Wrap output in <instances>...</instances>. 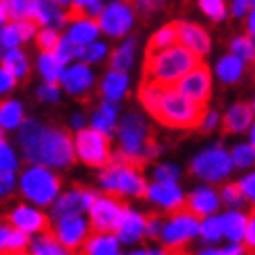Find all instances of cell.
I'll return each instance as SVG.
<instances>
[{
  "mask_svg": "<svg viewBox=\"0 0 255 255\" xmlns=\"http://www.w3.org/2000/svg\"><path fill=\"white\" fill-rule=\"evenodd\" d=\"M137 100L156 123L174 131L199 129L206 114L210 112V104H197L172 87H151L139 83Z\"/></svg>",
  "mask_w": 255,
  "mask_h": 255,
  "instance_id": "1",
  "label": "cell"
},
{
  "mask_svg": "<svg viewBox=\"0 0 255 255\" xmlns=\"http://www.w3.org/2000/svg\"><path fill=\"white\" fill-rule=\"evenodd\" d=\"M201 62V56L191 52L189 48L176 44L160 52L143 56V67H141V85L151 87H168L174 81H178L185 73H189L193 67Z\"/></svg>",
  "mask_w": 255,
  "mask_h": 255,
  "instance_id": "2",
  "label": "cell"
},
{
  "mask_svg": "<svg viewBox=\"0 0 255 255\" xmlns=\"http://www.w3.org/2000/svg\"><path fill=\"white\" fill-rule=\"evenodd\" d=\"M75 164H77V154H75L73 131L65 125L44 127L40 143H37L35 166L67 168Z\"/></svg>",
  "mask_w": 255,
  "mask_h": 255,
  "instance_id": "3",
  "label": "cell"
},
{
  "mask_svg": "<svg viewBox=\"0 0 255 255\" xmlns=\"http://www.w3.org/2000/svg\"><path fill=\"white\" fill-rule=\"evenodd\" d=\"M62 176L50 172L44 166H31L21 176V193L35 206H50L62 189Z\"/></svg>",
  "mask_w": 255,
  "mask_h": 255,
  "instance_id": "4",
  "label": "cell"
},
{
  "mask_svg": "<svg viewBox=\"0 0 255 255\" xmlns=\"http://www.w3.org/2000/svg\"><path fill=\"white\" fill-rule=\"evenodd\" d=\"M77 158L92 168H106L112 164V137L96 129H79L73 139Z\"/></svg>",
  "mask_w": 255,
  "mask_h": 255,
  "instance_id": "5",
  "label": "cell"
},
{
  "mask_svg": "<svg viewBox=\"0 0 255 255\" xmlns=\"http://www.w3.org/2000/svg\"><path fill=\"white\" fill-rule=\"evenodd\" d=\"M125 210H129V201H119L100 195L89 206V235H112L119 228Z\"/></svg>",
  "mask_w": 255,
  "mask_h": 255,
  "instance_id": "6",
  "label": "cell"
},
{
  "mask_svg": "<svg viewBox=\"0 0 255 255\" xmlns=\"http://www.w3.org/2000/svg\"><path fill=\"white\" fill-rule=\"evenodd\" d=\"M233 170V162L228 151L222 145H216L212 149H206L189 164V174L203 178L210 183H218L222 178H226Z\"/></svg>",
  "mask_w": 255,
  "mask_h": 255,
  "instance_id": "7",
  "label": "cell"
},
{
  "mask_svg": "<svg viewBox=\"0 0 255 255\" xmlns=\"http://www.w3.org/2000/svg\"><path fill=\"white\" fill-rule=\"evenodd\" d=\"M0 224H4L8 228H15L25 235H33V233H50L52 231V220L46 214L37 212L33 208H27L25 203H15L10 210L0 212Z\"/></svg>",
  "mask_w": 255,
  "mask_h": 255,
  "instance_id": "8",
  "label": "cell"
},
{
  "mask_svg": "<svg viewBox=\"0 0 255 255\" xmlns=\"http://www.w3.org/2000/svg\"><path fill=\"white\" fill-rule=\"evenodd\" d=\"M168 222L162 224L158 239L164 243V247H185V243L199 235V220L195 216L187 214L183 208L168 212Z\"/></svg>",
  "mask_w": 255,
  "mask_h": 255,
  "instance_id": "9",
  "label": "cell"
},
{
  "mask_svg": "<svg viewBox=\"0 0 255 255\" xmlns=\"http://www.w3.org/2000/svg\"><path fill=\"white\" fill-rule=\"evenodd\" d=\"M102 193L98 189L89 187L85 183H73V189L62 193L60 197H56L52 201V222L60 220V218H67V216H77L81 214L85 208L89 210V206L100 197Z\"/></svg>",
  "mask_w": 255,
  "mask_h": 255,
  "instance_id": "10",
  "label": "cell"
},
{
  "mask_svg": "<svg viewBox=\"0 0 255 255\" xmlns=\"http://www.w3.org/2000/svg\"><path fill=\"white\" fill-rule=\"evenodd\" d=\"M176 89L181 96L197 102V104H210L212 100V71L208 67V62H199L197 67H193L189 73H185L181 79L168 85Z\"/></svg>",
  "mask_w": 255,
  "mask_h": 255,
  "instance_id": "11",
  "label": "cell"
},
{
  "mask_svg": "<svg viewBox=\"0 0 255 255\" xmlns=\"http://www.w3.org/2000/svg\"><path fill=\"white\" fill-rule=\"evenodd\" d=\"M60 81L62 87L67 92L83 104L85 110H92L94 108V94H92V87H94V73L89 71V67L85 62H79V65H73L69 71H62L60 75Z\"/></svg>",
  "mask_w": 255,
  "mask_h": 255,
  "instance_id": "12",
  "label": "cell"
},
{
  "mask_svg": "<svg viewBox=\"0 0 255 255\" xmlns=\"http://www.w3.org/2000/svg\"><path fill=\"white\" fill-rule=\"evenodd\" d=\"M96 21H98V27L106 35L123 37L133 27V12L127 4H123L121 0H112L110 4L104 6V10L100 12V17Z\"/></svg>",
  "mask_w": 255,
  "mask_h": 255,
  "instance_id": "13",
  "label": "cell"
},
{
  "mask_svg": "<svg viewBox=\"0 0 255 255\" xmlns=\"http://www.w3.org/2000/svg\"><path fill=\"white\" fill-rule=\"evenodd\" d=\"M54 235L56 241L65 247L69 253L77 251L89 237V228L85 224V220L81 216H67V218H60L54 222Z\"/></svg>",
  "mask_w": 255,
  "mask_h": 255,
  "instance_id": "14",
  "label": "cell"
},
{
  "mask_svg": "<svg viewBox=\"0 0 255 255\" xmlns=\"http://www.w3.org/2000/svg\"><path fill=\"white\" fill-rule=\"evenodd\" d=\"M178 44L189 48L191 52L197 56H206L212 50V37L206 27H201L199 23L193 21H181L178 19Z\"/></svg>",
  "mask_w": 255,
  "mask_h": 255,
  "instance_id": "15",
  "label": "cell"
},
{
  "mask_svg": "<svg viewBox=\"0 0 255 255\" xmlns=\"http://www.w3.org/2000/svg\"><path fill=\"white\" fill-rule=\"evenodd\" d=\"M187 214L195 216L197 220L206 218V216L214 214L220 208V197L216 193V189L212 187H199L193 193H189L183 197V206H181Z\"/></svg>",
  "mask_w": 255,
  "mask_h": 255,
  "instance_id": "16",
  "label": "cell"
},
{
  "mask_svg": "<svg viewBox=\"0 0 255 255\" xmlns=\"http://www.w3.org/2000/svg\"><path fill=\"white\" fill-rule=\"evenodd\" d=\"M253 123V102L251 100H239L237 104L231 106L222 119V137L235 135V133H243L247 131Z\"/></svg>",
  "mask_w": 255,
  "mask_h": 255,
  "instance_id": "17",
  "label": "cell"
},
{
  "mask_svg": "<svg viewBox=\"0 0 255 255\" xmlns=\"http://www.w3.org/2000/svg\"><path fill=\"white\" fill-rule=\"evenodd\" d=\"M44 131V125L35 119H23L19 125V147L23 160L27 164H35V154H37V143Z\"/></svg>",
  "mask_w": 255,
  "mask_h": 255,
  "instance_id": "18",
  "label": "cell"
},
{
  "mask_svg": "<svg viewBox=\"0 0 255 255\" xmlns=\"http://www.w3.org/2000/svg\"><path fill=\"white\" fill-rule=\"evenodd\" d=\"M147 199L162 206L166 210V214L183 206V193L176 183H158L156 181L151 187H147Z\"/></svg>",
  "mask_w": 255,
  "mask_h": 255,
  "instance_id": "19",
  "label": "cell"
},
{
  "mask_svg": "<svg viewBox=\"0 0 255 255\" xmlns=\"http://www.w3.org/2000/svg\"><path fill=\"white\" fill-rule=\"evenodd\" d=\"M0 69H4L6 73H10L17 81H21L23 85H27L31 81V65L29 58L23 50H6V52L0 56Z\"/></svg>",
  "mask_w": 255,
  "mask_h": 255,
  "instance_id": "20",
  "label": "cell"
},
{
  "mask_svg": "<svg viewBox=\"0 0 255 255\" xmlns=\"http://www.w3.org/2000/svg\"><path fill=\"white\" fill-rule=\"evenodd\" d=\"M176 44H178V19L164 23L162 27L149 37L147 46H145V56H151V54L160 52V50H166Z\"/></svg>",
  "mask_w": 255,
  "mask_h": 255,
  "instance_id": "21",
  "label": "cell"
},
{
  "mask_svg": "<svg viewBox=\"0 0 255 255\" xmlns=\"http://www.w3.org/2000/svg\"><path fill=\"white\" fill-rule=\"evenodd\" d=\"M117 239H121L123 243H135V241H141L143 237V214H135L129 210H125L119 228L114 231Z\"/></svg>",
  "mask_w": 255,
  "mask_h": 255,
  "instance_id": "22",
  "label": "cell"
},
{
  "mask_svg": "<svg viewBox=\"0 0 255 255\" xmlns=\"http://www.w3.org/2000/svg\"><path fill=\"white\" fill-rule=\"evenodd\" d=\"M137 44H139V37L131 35L123 46L114 48L112 54L108 58V69L110 71H117V73H127L133 65V58L137 52Z\"/></svg>",
  "mask_w": 255,
  "mask_h": 255,
  "instance_id": "23",
  "label": "cell"
},
{
  "mask_svg": "<svg viewBox=\"0 0 255 255\" xmlns=\"http://www.w3.org/2000/svg\"><path fill=\"white\" fill-rule=\"evenodd\" d=\"M216 71H218V77H220V81L224 85H237L241 79H243V75L253 71V69H249L241 58H237L233 54H226V56H222L218 60Z\"/></svg>",
  "mask_w": 255,
  "mask_h": 255,
  "instance_id": "24",
  "label": "cell"
},
{
  "mask_svg": "<svg viewBox=\"0 0 255 255\" xmlns=\"http://www.w3.org/2000/svg\"><path fill=\"white\" fill-rule=\"evenodd\" d=\"M127 85H129V77H127V73L110 71V73H106V77L102 79L100 96H102V100L112 102V104H119V100L127 92Z\"/></svg>",
  "mask_w": 255,
  "mask_h": 255,
  "instance_id": "25",
  "label": "cell"
},
{
  "mask_svg": "<svg viewBox=\"0 0 255 255\" xmlns=\"http://www.w3.org/2000/svg\"><path fill=\"white\" fill-rule=\"evenodd\" d=\"M117 114H119V106H117V104H112V102L102 100V104L98 106V110L94 112V117H92V129L110 135V133L114 131Z\"/></svg>",
  "mask_w": 255,
  "mask_h": 255,
  "instance_id": "26",
  "label": "cell"
},
{
  "mask_svg": "<svg viewBox=\"0 0 255 255\" xmlns=\"http://www.w3.org/2000/svg\"><path fill=\"white\" fill-rule=\"evenodd\" d=\"M100 33V27H98V21L96 19H85V21H79L75 23L73 27L69 29V40L77 46H85V44H92L96 40V35Z\"/></svg>",
  "mask_w": 255,
  "mask_h": 255,
  "instance_id": "27",
  "label": "cell"
},
{
  "mask_svg": "<svg viewBox=\"0 0 255 255\" xmlns=\"http://www.w3.org/2000/svg\"><path fill=\"white\" fill-rule=\"evenodd\" d=\"M29 255H71V253L56 241L54 226H52L50 233H44V235H40V239L33 241Z\"/></svg>",
  "mask_w": 255,
  "mask_h": 255,
  "instance_id": "28",
  "label": "cell"
},
{
  "mask_svg": "<svg viewBox=\"0 0 255 255\" xmlns=\"http://www.w3.org/2000/svg\"><path fill=\"white\" fill-rule=\"evenodd\" d=\"M0 255H29V235L10 228L4 243L0 245Z\"/></svg>",
  "mask_w": 255,
  "mask_h": 255,
  "instance_id": "29",
  "label": "cell"
},
{
  "mask_svg": "<svg viewBox=\"0 0 255 255\" xmlns=\"http://www.w3.org/2000/svg\"><path fill=\"white\" fill-rule=\"evenodd\" d=\"M222 222V235H226L228 239L237 243V241L243 239L245 233V224H247V216L245 214H239V212H228L226 216L220 218Z\"/></svg>",
  "mask_w": 255,
  "mask_h": 255,
  "instance_id": "30",
  "label": "cell"
},
{
  "mask_svg": "<svg viewBox=\"0 0 255 255\" xmlns=\"http://www.w3.org/2000/svg\"><path fill=\"white\" fill-rule=\"evenodd\" d=\"M23 121V106L17 100L0 102V127L2 129H15Z\"/></svg>",
  "mask_w": 255,
  "mask_h": 255,
  "instance_id": "31",
  "label": "cell"
},
{
  "mask_svg": "<svg viewBox=\"0 0 255 255\" xmlns=\"http://www.w3.org/2000/svg\"><path fill=\"white\" fill-rule=\"evenodd\" d=\"M228 50H231L233 56L241 58L249 69H253V37H249L245 33L237 35L228 42Z\"/></svg>",
  "mask_w": 255,
  "mask_h": 255,
  "instance_id": "32",
  "label": "cell"
},
{
  "mask_svg": "<svg viewBox=\"0 0 255 255\" xmlns=\"http://www.w3.org/2000/svg\"><path fill=\"white\" fill-rule=\"evenodd\" d=\"M220 201L224 203V206L228 208H243V206H253L251 201H247L245 193H243V189H241L239 183H226L220 187Z\"/></svg>",
  "mask_w": 255,
  "mask_h": 255,
  "instance_id": "33",
  "label": "cell"
},
{
  "mask_svg": "<svg viewBox=\"0 0 255 255\" xmlns=\"http://www.w3.org/2000/svg\"><path fill=\"white\" fill-rule=\"evenodd\" d=\"M37 69H40L46 83H58L60 75H62V62L54 54H40V58H37Z\"/></svg>",
  "mask_w": 255,
  "mask_h": 255,
  "instance_id": "34",
  "label": "cell"
},
{
  "mask_svg": "<svg viewBox=\"0 0 255 255\" xmlns=\"http://www.w3.org/2000/svg\"><path fill=\"white\" fill-rule=\"evenodd\" d=\"M164 6H166V0H133V8L137 12L139 21H141V25H147L151 17Z\"/></svg>",
  "mask_w": 255,
  "mask_h": 255,
  "instance_id": "35",
  "label": "cell"
},
{
  "mask_svg": "<svg viewBox=\"0 0 255 255\" xmlns=\"http://www.w3.org/2000/svg\"><path fill=\"white\" fill-rule=\"evenodd\" d=\"M31 4H33V0H2L6 19L12 23L21 21V19H29Z\"/></svg>",
  "mask_w": 255,
  "mask_h": 255,
  "instance_id": "36",
  "label": "cell"
},
{
  "mask_svg": "<svg viewBox=\"0 0 255 255\" xmlns=\"http://www.w3.org/2000/svg\"><path fill=\"white\" fill-rule=\"evenodd\" d=\"M58 42H60V33L58 29H52V27H46L35 35V46L40 50V54H54Z\"/></svg>",
  "mask_w": 255,
  "mask_h": 255,
  "instance_id": "37",
  "label": "cell"
},
{
  "mask_svg": "<svg viewBox=\"0 0 255 255\" xmlns=\"http://www.w3.org/2000/svg\"><path fill=\"white\" fill-rule=\"evenodd\" d=\"M197 6L203 10V15H206L214 25H218L226 19L224 0H197Z\"/></svg>",
  "mask_w": 255,
  "mask_h": 255,
  "instance_id": "38",
  "label": "cell"
},
{
  "mask_svg": "<svg viewBox=\"0 0 255 255\" xmlns=\"http://www.w3.org/2000/svg\"><path fill=\"white\" fill-rule=\"evenodd\" d=\"M81 50H83V46H77V44H73L69 37L65 35V37H60V42H58V46H56V52H54V56L62 62V65H67L69 60H73V58H79L81 56Z\"/></svg>",
  "mask_w": 255,
  "mask_h": 255,
  "instance_id": "39",
  "label": "cell"
},
{
  "mask_svg": "<svg viewBox=\"0 0 255 255\" xmlns=\"http://www.w3.org/2000/svg\"><path fill=\"white\" fill-rule=\"evenodd\" d=\"M228 156H231L233 166H237V168H249L253 164V145L251 143L237 145V147H233V151Z\"/></svg>",
  "mask_w": 255,
  "mask_h": 255,
  "instance_id": "40",
  "label": "cell"
},
{
  "mask_svg": "<svg viewBox=\"0 0 255 255\" xmlns=\"http://www.w3.org/2000/svg\"><path fill=\"white\" fill-rule=\"evenodd\" d=\"M162 224H164V218L158 212L143 214V233H145L147 239L158 241L160 239V231H162Z\"/></svg>",
  "mask_w": 255,
  "mask_h": 255,
  "instance_id": "41",
  "label": "cell"
},
{
  "mask_svg": "<svg viewBox=\"0 0 255 255\" xmlns=\"http://www.w3.org/2000/svg\"><path fill=\"white\" fill-rule=\"evenodd\" d=\"M199 235H201L203 241H208V243L218 241L222 237V222H220V218H216V216L208 218L206 222L199 226Z\"/></svg>",
  "mask_w": 255,
  "mask_h": 255,
  "instance_id": "42",
  "label": "cell"
},
{
  "mask_svg": "<svg viewBox=\"0 0 255 255\" xmlns=\"http://www.w3.org/2000/svg\"><path fill=\"white\" fill-rule=\"evenodd\" d=\"M19 168V162L15 158V154H12V149L10 145L4 141H0V170H4V172H15Z\"/></svg>",
  "mask_w": 255,
  "mask_h": 255,
  "instance_id": "43",
  "label": "cell"
},
{
  "mask_svg": "<svg viewBox=\"0 0 255 255\" xmlns=\"http://www.w3.org/2000/svg\"><path fill=\"white\" fill-rule=\"evenodd\" d=\"M106 56V46L104 44H89V46H83V50H81V60L83 62H100L102 58Z\"/></svg>",
  "mask_w": 255,
  "mask_h": 255,
  "instance_id": "44",
  "label": "cell"
},
{
  "mask_svg": "<svg viewBox=\"0 0 255 255\" xmlns=\"http://www.w3.org/2000/svg\"><path fill=\"white\" fill-rule=\"evenodd\" d=\"M12 25H15V29H17L19 42H29L31 37L35 35V31H37V25L31 19H21V21H15Z\"/></svg>",
  "mask_w": 255,
  "mask_h": 255,
  "instance_id": "45",
  "label": "cell"
},
{
  "mask_svg": "<svg viewBox=\"0 0 255 255\" xmlns=\"http://www.w3.org/2000/svg\"><path fill=\"white\" fill-rule=\"evenodd\" d=\"M178 168L172 166V164H164V166H158L154 176H156V181L158 183H176V178H178Z\"/></svg>",
  "mask_w": 255,
  "mask_h": 255,
  "instance_id": "46",
  "label": "cell"
},
{
  "mask_svg": "<svg viewBox=\"0 0 255 255\" xmlns=\"http://www.w3.org/2000/svg\"><path fill=\"white\" fill-rule=\"evenodd\" d=\"M58 98H60L58 83H44L37 87V100L40 102H58Z\"/></svg>",
  "mask_w": 255,
  "mask_h": 255,
  "instance_id": "47",
  "label": "cell"
},
{
  "mask_svg": "<svg viewBox=\"0 0 255 255\" xmlns=\"http://www.w3.org/2000/svg\"><path fill=\"white\" fill-rule=\"evenodd\" d=\"M218 127V112L216 110H210L208 114H206V119H203V123H201V127H199V135H210V133H214V129Z\"/></svg>",
  "mask_w": 255,
  "mask_h": 255,
  "instance_id": "48",
  "label": "cell"
},
{
  "mask_svg": "<svg viewBox=\"0 0 255 255\" xmlns=\"http://www.w3.org/2000/svg\"><path fill=\"white\" fill-rule=\"evenodd\" d=\"M249 10H253V2H251V0H233V19L245 17Z\"/></svg>",
  "mask_w": 255,
  "mask_h": 255,
  "instance_id": "49",
  "label": "cell"
},
{
  "mask_svg": "<svg viewBox=\"0 0 255 255\" xmlns=\"http://www.w3.org/2000/svg\"><path fill=\"white\" fill-rule=\"evenodd\" d=\"M17 87V79L12 77L10 73H6L4 69H0V94H8Z\"/></svg>",
  "mask_w": 255,
  "mask_h": 255,
  "instance_id": "50",
  "label": "cell"
},
{
  "mask_svg": "<svg viewBox=\"0 0 255 255\" xmlns=\"http://www.w3.org/2000/svg\"><path fill=\"white\" fill-rule=\"evenodd\" d=\"M241 185V189H243V193H245V197H247V201H251L253 203V195H255V191H253V185H255V176H253V172L251 174H247L243 181L239 183Z\"/></svg>",
  "mask_w": 255,
  "mask_h": 255,
  "instance_id": "51",
  "label": "cell"
},
{
  "mask_svg": "<svg viewBox=\"0 0 255 255\" xmlns=\"http://www.w3.org/2000/svg\"><path fill=\"white\" fill-rule=\"evenodd\" d=\"M220 255H245V249L241 245H233V247H226V249H220L218 251Z\"/></svg>",
  "mask_w": 255,
  "mask_h": 255,
  "instance_id": "52",
  "label": "cell"
},
{
  "mask_svg": "<svg viewBox=\"0 0 255 255\" xmlns=\"http://www.w3.org/2000/svg\"><path fill=\"white\" fill-rule=\"evenodd\" d=\"M71 125H73V129H77V131L83 129V125H85V114H81V112L75 114V117L71 119Z\"/></svg>",
  "mask_w": 255,
  "mask_h": 255,
  "instance_id": "53",
  "label": "cell"
},
{
  "mask_svg": "<svg viewBox=\"0 0 255 255\" xmlns=\"http://www.w3.org/2000/svg\"><path fill=\"white\" fill-rule=\"evenodd\" d=\"M164 251H166V255H191L185 247H164Z\"/></svg>",
  "mask_w": 255,
  "mask_h": 255,
  "instance_id": "54",
  "label": "cell"
},
{
  "mask_svg": "<svg viewBox=\"0 0 255 255\" xmlns=\"http://www.w3.org/2000/svg\"><path fill=\"white\" fill-rule=\"evenodd\" d=\"M6 21V12H4V6H2V0H0V25Z\"/></svg>",
  "mask_w": 255,
  "mask_h": 255,
  "instance_id": "55",
  "label": "cell"
},
{
  "mask_svg": "<svg viewBox=\"0 0 255 255\" xmlns=\"http://www.w3.org/2000/svg\"><path fill=\"white\" fill-rule=\"evenodd\" d=\"M73 2H77V4H81V6H89V4H94L96 0H73Z\"/></svg>",
  "mask_w": 255,
  "mask_h": 255,
  "instance_id": "56",
  "label": "cell"
},
{
  "mask_svg": "<svg viewBox=\"0 0 255 255\" xmlns=\"http://www.w3.org/2000/svg\"><path fill=\"white\" fill-rule=\"evenodd\" d=\"M199 255H220L218 251H216V249H203Z\"/></svg>",
  "mask_w": 255,
  "mask_h": 255,
  "instance_id": "57",
  "label": "cell"
},
{
  "mask_svg": "<svg viewBox=\"0 0 255 255\" xmlns=\"http://www.w3.org/2000/svg\"><path fill=\"white\" fill-rule=\"evenodd\" d=\"M52 2H56L58 6H65V4H71L73 0H52Z\"/></svg>",
  "mask_w": 255,
  "mask_h": 255,
  "instance_id": "58",
  "label": "cell"
},
{
  "mask_svg": "<svg viewBox=\"0 0 255 255\" xmlns=\"http://www.w3.org/2000/svg\"><path fill=\"white\" fill-rule=\"evenodd\" d=\"M149 255H166L164 249H158V251H149Z\"/></svg>",
  "mask_w": 255,
  "mask_h": 255,
  "instance_id": "59",
  "label": "cell"
},
{
  "mask_svg": "<svg viewBox=\"0 0 255 255\" xmlns=\"http://www.w3.org/2000/svg\"><path fill=\"white\" fill-rule=\"evenodd\" d=\"M131 255H149V251H135V253H131Z\"/></svg>",
  "mask_w": 255,
  "mask_h": 255,
  "instance_id": "60",
  "label": "cell"
},
{
  "mask_svg": "<svg viewBox=\"0 0 255 255\" xmlns=\"http://www.w3.org/2000/svg\"><path fill=\"white\" fill-rule=\"evenodd\" d=\"M4 139V131H2V127H0V141H2Z\"/></svg>",
  "mask_w": 255,
  "mask_h": 255,
  "instance_id": "61",
  "label": "cell"
},
{
  "mask_svg": "<svg viewBox=\"0 0 255 255\" xmlns=\"http://www.w3.org/2000/svg\"><path fill=\"white\" fill-rule=\"evenodd\" d=\"M119 255H121V253H119Z\"/></svg>",
  "mask_w": 255,
  "mask_h": 255,
  "instance_id": "62",
  "label": "cell"
}]
</instances>
